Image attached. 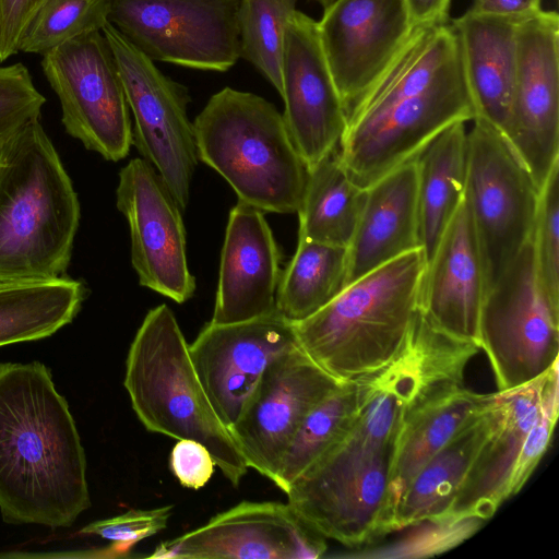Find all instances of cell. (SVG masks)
I'll return each mask as SVG.
<instances>
[{"label": "cell", "instance_id": "34", "mask_svg": "<svg viewBox=\"0 0 559 559\" xmlns=\"http://www.w3.org/2000/svg\"><path fill=\"white\" fill-rule=\"evenodd\" d=\"M559 163L539 191L533 231L539 281L550 299L559 305Z\"/></svg>", "mask_w": 559, "mask_h": 559}, {"label": "cell", "instance_id": "41", "mask_svg": "<svg viewBox=\"0 0 559 559\" xmlns=\"http://www.w3.org/2000/svg\"><path fill=\"white\" fill-rule=\"evenodd\" d=\"M451 0H405L414 26L448 22Z\"/></svg>", "mask_w": 559, "mask_h": 559}, {"label": "cell", "instance_id": "12", "mask_svg": "<svg viewBox=\"0 0 559 559\" xmlns=\"http://www.w3.org/2000/svg\"><path fill=\"white\" fill-rule=\"evenodd\" d=\"M239 0H111L109 23L153 61L224 72L240 58Z\"/></svg>", "mask_w": 559, "mask_h": 559}, {"label": "cell", "instance_id": "33", "mask_svg": "<svg viewBox=\"0 0 559 559\" xmlns=\"http://www.w3.org/2000/svg\"><path fill=\"white\" fill-rule=\"evenodd\" d=\"M111 0H46L22 34L19 50L45 55L80 35L102 32Z\"/></svg>", "mask_w": 559, "mask_h": 559}, {"label": "cell", "instance_id": "1", "mask_svg": "<svg viewBox=\"0 0 559 559\" xmlns=\"http://www.w3.org/2000/svg\"><path fill=\"white\" fill-rule=\"evenodd\" d=\"M91 506L86 459L66 399L39 361L0 362V512L69 527Z\"/></svg>", "mask_w": 559, "mask_h": 559}, {"label": "cell", "instance_id": "37", "mask_svg": "<svg viewBox=\"0 0 559 559\" xmlns=\"http://www.w3.org/2000/svg\"><path fill=\"white\" fill-rule=\"evenodd\" d=\"M171 513L173 506L130 510L110 519L92 522L81 533L112 542V547L120 555L134 544L165 530Z\"/></svg>", "mask_w": 559, "mask_h": 559}, {"label": "cell", "instance_id": "17", "mask_svg": "<svg viewBox=\"0 0 559 559\" xmlns=\"http://www.w3.org/2000/svg\"><path fill=\"white\" fill-rule=\"evenodd\" d=\"M326 538L288 504L242 501L202 526L162 543L151 558L313 559Z\"/></svg>", "mask_w": 559, "mask_h": 559}, {"label": "cell", "instance_id": "4", "mask_svg": "<svg viewBox=\"0 0 559 559\" xmlns=\"http://www.w3.org/2000/svg\"><path fill=\"white\" fill-rule=\"evenodd\" d=\"M426 265L418 248L346 285L326 306L293 323L299 347L341 382L383 369L414 329Z\"/></svg>", "mask_w": 559, "mask_h": 559}, {"label": "cell", "instance_id": "7", "mask_svg": "<svg viewBox=\"0 0 559 559\" xmlns=\"http://www.w3.org/2000/svg\"><path fill=\"white\" fill-rule=\"evenodd\" d=\"M123 385L146 430L203 444L237 487L248 465L212 407L177 319L167 305L151 309L130 345Z\"/></svg>", "mask_w": 559, "mask_h": 559}, {"label": "cell", "instance_id": "29", "mask_svg": "<svg viewBox=\"0 0 559 559\" xmlns=\"http://www.w3.org/2000/svg\"><path fill=\"white\" fill-rule=\"evenodd\" d=\"M85 294L67 276L0 283V346L52 335L74 319Z\"/></svg>", "mask_w": 559, "mask_h": 559}, {"label": "cell", "instance_id": "3", "mask_svg": "<svg viewBox=\"0 0 559 559\" xmlns=\"http://www.w3.org/2000/svg\"><path fill=\"white\" fill-rule=\"evenodd\" d=\"M80 202L39 119L0 143V283L63 277Z\"/></svg>", "mask_w": 559, "mask_h": 559}, {"label": "cell", "instance_id": "38", "mask_svg": "<svg viewBox=\"0 0 559 559\" xmlns=\"http://www.w3.org/2000/svg\"><path fill=\"white\" fill-rule=\"evenodd\" d=\"M169 466L183 487L198 490L209 483L216 465L203 444L180 439L171 450Z\"/></svg>", "mask_w": 559, "mask_h": 559}, {"label": "cell", "instance_id": "31", "mask_svg": "<svg viewBox=\"0 0 559 559\" xmlns=\"http://www.w3.org/2000/svg\"><path fill=\"white\" fill-rule=\"evenodd\" d=\"M361 403L359 379L344 381L306 415L282 459L274 484L289 486L354 425Z\"/></svg>", "mask_w": 559, "mask_h": 559}, {"label": "cell", "instance_id": "9", "mask_svg": "<svg viewBox=\"0 0 559 559\" xmlns=\"http://www.w3.org/2000/svg\"><path fill=\"white\" fill-rule=\"evenodd\" d=\"M472 121L465 198L487 292L533 236L539 190L504 136L483 119Z\"/></svg>", "mask_w": 559, "mask_h": 559}, {"label": "cell", "instance_id": "23", "mask_svg": "<svg viewBox=\"0 0 559 559\" xmlns=\"http://www.w3.org/2000/svg\"><path fill=\"white\" fill-rule=\"evenodd\" d=\"M548 371L525 385L501 391L502 418L477 453L442 523L488 520L510 498L509 485L521 448L540 415Z\"/></svg>", "mask_w": 559, "mask_h": 559}, {"label": "cell", "instance_id": "21", "mask_svg": "<svg viewBox=\"0 0 559 559\" xmlns=\"http://www.w3.org/2000/svg\"><path fill=\"white\" fill-rule=\"evenodd\" d=\"M281 251L257 207L238 201L230 210L210 322L230 324L276 311Z\"/></svg>", "mask_w": 559, "mask_h": 559}, {"label": "cell", "instance_id": "42", "mask_svg": "<svg viewBox=\"0 0 559 559\" xmlns=\"http://www.w3.org/2000/svg\"><path fill=\"white\" fill-rule=\"evenodd\" d=\"M311 1L319 3L322 7V9H324V8L329 7L335 0H311Z\"/></svg>", "mask_w": 559, "mask_h": 559}, {"label": "cell", "instance_id": "2", "mask_svg": "<svg viewBox=\"0 0 559 559\" xmlns=\"http://www.w3.org/2000/svg\"><path fill=\"white\" fill-rule=\"evenodd\" d=\"M358 379L361 403L354 425L286 491L287 503L307 524L348 547L389 533L394 443L414 395L409 377L390 366Z\"/></svg>", "mask_w": 559, "mask_h": 559}, {"label": "cell", "instance_id": "8", "mask_svg": "<svg viewBox=\"0 0 559 559\" xmlns=\"http://www.w3.org/2000/svg\"><path fill=\"white\" fill-rule=\"evenodd\" d=\"M478 332L498 391L525 385L558 362L559 305L539 281L533 236L486 292Z\"/></svg>", "mask_w": 559, "mask_h": 559}, {"label": "cell", "instance_id": "20", "mask_svg": "<svg viewBox=\"0 0 559 559\" xmlns=\"http://www.w3.org/2000/svg\"><path fill=\"white\" fill-rule=\"evenodd\" d=\"M485 295L484 264L464 194L426 265L419 317L436 332L480 348Z\"/></svg>", "mask_w": 559, "mask_h": 559}, {"label": "cell", "instance_id": "30", "mask_svg": "<svg viewBox=\"0 0 559 559\" xmlns=\"http://www.w3.org/2000/svg\"><path fill=\"white\" fill-rule=\"evenodd\" d=\"M347 265V248L298 239L280 278L276 310L292 323L312 316L344 289Z\"/></svg>", "mask_w": 559, "mask_h": 559}, {"label": "cell", "instance_id": "35", "mask_svg": "<svg viewBox=\"0 0 559 559\" xmlns=\"http://www.w3.org/2000/svg\"><path fill=\"white\" fill-rule=\"evenodd\" d=\"M46 103L23 63L0 67V143L34 119Z\"/></svg>", "mask_w": 559, "mask_h": 559}, {"label": "cell", "instance_id": "40", "mask_svg": "<svg viewBox=\"0 0 559 559\" xmlns=\"http://www.w3.org/2000/svg\"><path fill=\"white\" fill-rule=\"evenodd\" d=\"M542 0H473L468 11L522 21L539 11Z\"/></svg>", "mask_w": 559, "mask_h": 559}, {"label": "cell", "instance_id": "32", "mask_svg": "<svg viewBox=\"0 0 559 559\" xmlns=\"http://www.w3.org/2000/svg\"><path fill=\"white\" fill-rule=\"evenodd\" d=\"M297 0H239L240 57L250 62L281 94L282 60L288 16Z\"/></svg>", "mask_w": 559, "mask_h": 559}, {"label": "cell", "instance_id": "5", "mask_svg": "<svg viewBox=\"0 0 559 559\" xmlns=\"http://www.w3.org/2000/svg\"><path fill=\"white\" fill-rule=\"evenodd\" d=\"M474 118L462 53L435 75L393 68L349 109L338 155L352 180L367 189L415 159L449 126Z\"/></svg>", "mask_w": 559, "mask_h": 559}, {"label": "cell", "instance_id": "28", "mask_svg": "<svg viewBox=\"0 0 559 559\" xmlns=\"http://www.w3.org/2000/svg\"><path fill=\"white\" fill-rule=\"evenodd\" d=\"M337 148L308 169L297 211L298 239L348 248L367 191L352 180Z\"/></svg>", "mask_w": 559, "mask_h": 559}, {"label": "cell", "instance_id": "15", "mask_svg": "<svg viewBox=\"0 0 559 559\" xmlns=\"http://www.w3.org/2000/svg\"><path fill=\"white\" fill-rule=\"evenodd\" d=\"M116 205L129 224L131 263L140 285L177 304L189 300L195 280L187 262L181 210L145 159L133 158L120 169Z\"/></svg>", "mask_w": 559, "mask_h": 559}, {"label": "cell", "instance_id": "36", "mask_svg": "<svg viewBox=\"0 0 559 559\" xmlns=\"http://www.w3.org/2000/svg\"><path fill=\"white\" fill-rule=\"evenodd\" d=\"M558 362L548 371L543 391L540 415L528 430L521 448L511 480L509 497L525 485L548 449L558 418Z\"/></svg>", "mask_w": 559, "mask_h": 559}, {"label": "cell", "instance_id": "25", "mask_svg": "<svg viewBox=\"0 0 559 559\" xmlns=\"http://www.w3.org/2000/svg\"><path fill=\"white\" fill-rule=\"evenodd\" d=\"M519 22L468 10L452 21L475 118L485 120L502 135L513 96Z\"/></svg>", "mask_w": 559, "mask_h": 559}, {"label": "cell", "instance_id": "13", "mask_svg": "<svg viewBox=\"0 0 559 559\" xmlns=\"http://www.w3.org/2000/svg\"><path fill=\"white\" fill-rule=\"evenodd\" d=\"M504 139L540 191L559 163V16L539 11L518 25L516 72Z\"/></svg>", "mask_w": 559, "mask_h": 559}, {"label": "cell", "instance_id": "10", "mask_svg": "<svg viewBox=\"0 0 559 559\" xmlns=\"http://www.w3.org/2000/svg\"><path fill=\"white\" fill-rule=\"evenodd\" d=\"M102 33L111 48L134 119L132 144L183 211L198 163L187 88L163 74L109 22Z\"/></svg>", "mask_w": 559, "mask_h": 559}, {"label": "cell", "instance_id": "18", "mask_svg": "<svg viewBox=\"0 0 559 559\" xmlns=\"http://www.w3.org/2000/svg\"><path fill=\"white\" fill-rule=\"evenodd\" d=\"M293 323L277 310L252 320L209 322L189 345L201 384L221 421L229 429L267 365L297 346Z\"/></svg>", "mask_w": 559, "mask_h": 559}, {"label": "cell", "instance_id": "26", "mask_svg": "<svg viewBox=\"0 0 559 559\" xmlns=\"http://www.w3.org/2000/svg\"><path fill=\"white\" fill-rule=\"evenodd\" d=\"M503 392L466 424L416 474L401 497L390 532L424 522L442 523L480 448L500 423Z\"/></svg>", "mask_w": 559, "mask_h": 559}, {"label": "cell", "instance_id": "11", "mask_svg": "<svg viewBox=\"0 0 559 559\" xmlns=\"http://www.w3.org/2000/svg\"><path fill=\"white\" fill-rule=\"evenodd\" d=\"M43 72L61 106L69 135L104 159H123L132 145L130 110L111 48L99 31L43 55Z\"/></svg>", "mask_w": 559, "mask_h": 559}, {"label": "cell", "instance_id": "39", "mask_svg": "<svg viewBox=\"0 0 559 559\" xmlns=\"http://www.w3.org/2000/svg\"><path fill=\"white\" fill-rule=\"evenodd\" d=\"M46 0H0V63L20 52L23 32Z\"/></svg>", "mask_w": 559, "mask_h": 559}, {"label": "cell", "instance_id": "27", "mask_svg": "<svg viewBox=\"0 0 559 559\" xmlns=\"http://www.w3.org/2000/svg\"><path fill=\"white\" fill-rule=\"evenodd\" d=\"M465 123L449 126L416 157L419 233L427 263L465 194Z\"/></svg>", "mask_w": 559, "mask_h": 559}, {"label": "cell", "instance_id": "6", "mask_svg": "<svg viewBox=\"0 0 559 559\" xmlns=\"http://www.w3.org/2000/svg\"><path fill=\"white\" fill-rule=\"evenodd\" d=\"M192 123L198 159L230 185L238 201L262 212L297 213L308 168L272 103L225 87Z\"/></svg>", "mask_w": 559, "mask_h": 559}, {"label": "cell", "instance_id": "22", "mask_svg": "<svg viewBox=\"0 0 559 559\" xmlns=\"http://www.w3.org/2000/svg\"><path fill=\"white\" fill-rule=\"evenodd\" d=\"M497 394L471 391L460 381H441L425 386L405 404L390 469L389 533L394 510L416 474Z\"/></svg>", "mask_w": 559, "mask_h": 559}, {"label": "cell", "instance_id": "16", "mask_svg": "<svg viewBox=\"0 0 559 559\" xmlns=\"http://www.w3.org/2000/svg\"><path fill=\"white\" fill-rule=\"evenodd\" d=\"M280 95L289 136L310 169L338 147L348 111L323 53L317 21L297 9L286 23Z\"/></svg>", "mask_w": 559, "mask_h": 559}, {"label": "cell", "instance_id": "19", "mask_svg": "<svg viewBox=\"0 0 559 559\" xmlns=\"http://www.w3.org/2000/svg\"><path fill=\"white\" fill-rule=\"evenodd\" d=\"M317 25L347 111L377 81L414 28L405 0H335L323 9Z\"/></svg>", "mask_w": 559, "mask_h": 559}, {"label": "cell", "instance_id": "24", "mask_svg": "<svg viewBox=\"0 0 559 559\" xmlns=\"http://www.w3.org/2000/svg\"><path fill=\"white\" fill-rule=\"evenodd\" d=\"M366 201L348 251L346 285L421 248L416 158L366 189Z\"/></svg>", "mask_w": 559, "mask_h": 559}, {"label": "cell", "instance_id": "14", "mask_svg": "<svg viewBox=\"0 0 559 559\" xmlns=\"http://www.w3.org/2000/svg\"><path fill=\"white\" fill-rule=\"evenodd\" d=\"M341 383L299 345L274 358L229 428L248 467L274 483L306 415Z\"/></svg>", "mask_w": 559, "mask_h": 559}]
</instances>
